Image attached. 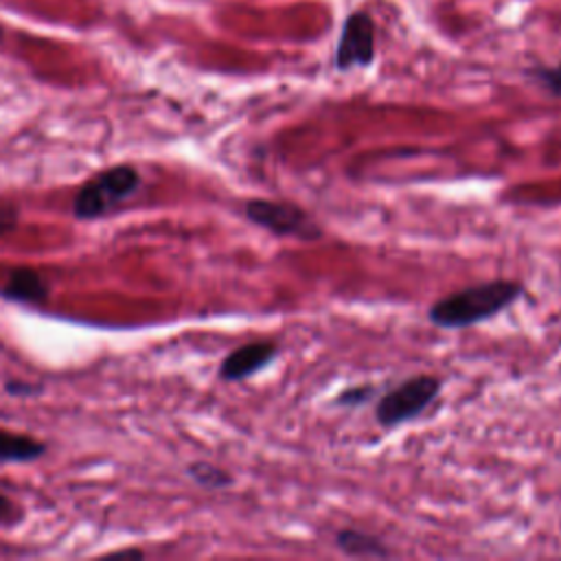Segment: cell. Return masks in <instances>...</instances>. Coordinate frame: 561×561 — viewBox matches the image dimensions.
<instances>
[{"label":"cell","mask_w":561,"mask_h":561,"mask_svg":"<svg viewBox=\"0 0 561 561\" xmlns=\"http://www.w3.org/2000/svg\"><path fill=\"white\" fill-rule=\"evenodd\" d=\"M278 357V344L274 340H254L230 351L219 364V377L224 381H243Z\"/></svg>","instance_id":"cell-6"},{"label":"cell","mask_w":561,"mask_h":561,"mask_svg":"<svg viewBox=\"0 0 561 561\" xmlns=\"http://www.w3.org/2000/svg\"><path fill=\"white\" fill-rule=\"evenodd\" d=\"M140 184V173L134 164H114L88 180L72 199L77 219H99L127 199Z\"/></svg>","instance_id":"cell-2"},{"label":"cell","mask_w":561,"mask_h":561,"mask_svg":"<svg viewBox=\"0 0 561 561\" xmlns=\"http://www.w3.org/2000/svg\"><path fill=\"white\" fill-rule=\"evenodd\" d=\"M18 522H22V506L0 493V526H13Z\"/></svg>","instance_id":"cell-13"},{"label":"cell","mask_w":561,"mask_h":561,"mask_svg":"<svg viewBox=\"0 0 561 561\" xmlns=\"http://www.w3.org/2000/svg\"><path fill=\"white\" fill-rule=\"evenodd\" d=\"M2 294L18 302H42L48 296V285L39 272L22 265L9 272Z\"/></svg>","instance_id":"cell-7"},{"label":"cell","mask_w":561,"mask_h":561,"mask_svg":"<svg viewBox=\"0 0 561 561\" xmlns=\"http://www.w3.org/2000/svg\"><path fill=\"white\" fill-rule=\"evenodd\" d=\"M4 390L11 397H33V394L42 392V388L37 383H28V381H20V379H7Z\"/></svg>","instance_id":"cell-14"},{"label":"cell","mask_w":561,"mask_h":561,"mask_svg":"<svg viewBox=\"0 0 561 561\" xmlns=\"http://www.w3.org/2000/svg\"><path fill=\"white\" fill-rule=\"evenodd\" d=\"M18 221V208L13 204H4L0 206V237H4L7 232L13 230Z\"/></svg>","instance_id":"cell-15"},{"label":"cell","mask_w":561,"mask_h":561,"mask_svg":"<svg viewBox=\"0 0 561 561\" xmlns=\"http://www.w3.org/2000/svg\"><path fill=\"white\" fill-rule=\"evenodd\" d=\"M377 394V388L373 383H359V386H348L344 388L337 397H335V403L342 405V408H359V405H366L375 399Z\"/></svg>","instance_id":"cell-11"},{"label":"cell","mask_w":561,"mask_h":561,"mask_svg":"<svg viewBox=\"0 0 561 561\" xmlns=\"http://www.w3.org/2000/svg\"><path fill=\"white\" fill-rule=\"evenodd\" d=\"M333 541L348 557L383 559V557L392 554L381 537H377L373 533H366V530H357V528H340L333 535Z\"/></svg>","instance_id":"cell-8"},{"label":"cell","mask_w":561,"mask_h":561,"mask_svg":"<svg viewBox=\"0 0 561 561\" xmlns=\"http://www.w3.org/2000/svg\"><path fill=\"white\" fill-rule=\"evenodd\" d=\"M245 219L254 226L276 234L300 241H318L324 232L322 226L298 204L278 199H248L243 206Z\"/></svg>","instance_id":"cell-4"},{"label":"cell","mask_w":561,"mask_h":561,"mask_svg":"<svg viewBox=\"0 0 561 561\" xmlns=\"http://www.w3.org/2000/svg\"><path fill=\"white\" fill-rule=\"evenodd\" d=\"M46 454V445L28 434L0 430V462H31Z\"/></svg>","instance_id":"cell-9"},{"label":"cell","mask_w":561,"mask_h":561,"mask_svg":"<svg viewBox=\"0 0 561 561\" xmlns=\"http://www.w3.org/2000/svg\"><path fill=\"white\" fill-rule=\"evenodd\" d=\"M533 79L541 88H546L552 96H561V66L537 68V70H533Z\"/></svg>","instance_id":"cell-12"},{"label":"cell","mask_w":561,"mask_h":561,"mask_svg":"<svg viewBox=\"0 0 561 561\" xmlns=\"http://www.w3.org/2000/svg\"><path fill=\"white\" fill-rule=\"evenodd\" d=\"M443 379L436 375H414L383 392L375 405V419L381 427H397L423 414L440 394Z\"/></svg>","instance_id":"cell-3"},{"label":"cell","mask_w":561,"mask_h":561,"mask_svg":"<svg viewBox=\"0 0 561 561\" xmlns=\"http://www.w3.org/2000/svg\"><path fill=\"white\" fill-rule=\"evenodd\" d=\"M524 294L526 287L511 278L478 283L438 298L427 309V320L438 329H467L500 316L517 300H522Z\"/></svg>","instance_id":"cell-1"},{"label":"cell","mask_w":561,"mask_h":561,"mask_svg":"<svg viewBox=\"0 0 561 561\" xmlns=\"http://www.w3.org/2000/svg\"><path fill=\"white\" fill-rule=\"evenodd\" d=\"M186 471H188V476H191L199 486L210 489V491L226 489V486L232 484V476H230L226 469H221V467H217V465H210V462H204V460L188 465Z\"/></svg>","instance_id":"cell-10"},{"label":"cell","mask_w":561,"mask_h":561,"mask_svg":"<svg viewBox=\"0 0 561 561\" xmlns=\"http://www.w3.org/2000/svg\"><path fill=\"white\" fill-rule=\"evenodd\" d=\"M375 57V31L373 22L364 13H353L342 28L337 50H335V66L340 70H348L355 66H368Z\"/></svg>","instance_id":"cell-5"},{"label":"cell","mask_w":561,"mask_h":561,"mask_svg":"<svg viewBox=\"0 0 561 561\" xmlns=\"http://www.w3.org/2000/svg\"><path fill=\"white\" fill-rule=\"evenodd\" d=\"M0 37H2V28H0Z\"/></svg>","instance_id":"cell-16"}]
</instances>
